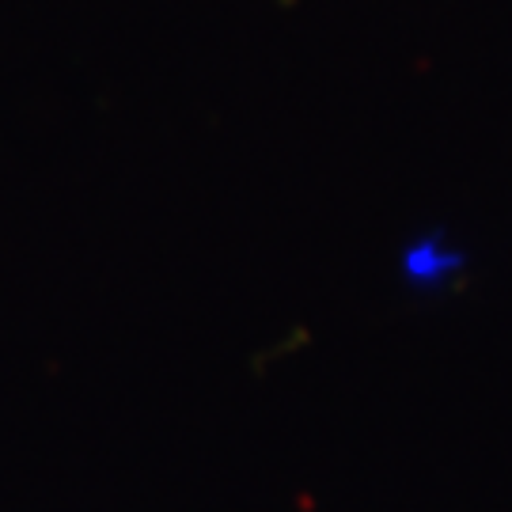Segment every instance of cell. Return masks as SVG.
Instances as JSON below:
<instances>
[{"label":"cell","mask_w":512,"mask_h":512,"mask_svg":"<svg viewBox=\"0 0 512 512\" xmlns=\"http://www.w3.org/2000/svg\"><path fill=\"white\" fill-rule=\"evenodd\" d=\"M281 4H293V0H281Z\"/></svg>","instance_id":"1"}]
</instances>
